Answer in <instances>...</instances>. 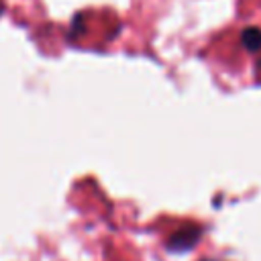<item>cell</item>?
Listing matches in <instances>:
<instances>
[{
	"mask_svg": "<svg viewBox=\"0 0 261 261\" xmlns=\"http://www.w3.org/2000/svg\"><path fill=\"white\" fill-rule=\"evenodd\" d=\"M0 10H2V0H0Z\"/></svg>",
	"mask_w": 261,
	"mask_h": 261,
	"instance_id": "cell-1",
	"label": "cell"
}]
</instances>
